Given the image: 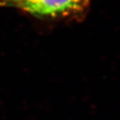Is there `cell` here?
<instances>
[{"instance_id": "obj_1", "label": "cell", "mask_w": 120, "mask_h": 120, "mask_svg": "<svg viewBox=\"0 0 120 120\" xmlns=\"http://www.w3.org/2000/svg\"><path fill=\"white\" fill-rule=\"evenodd\" d=\"M89 0H26L19 9L42 19H79L86 13Z\"/></svg>"}, {"instance_id": "obj_2", "label": "cell", "mask_w": 120, "mask_h": 120, "mask_svg": "<svg viewBox=\"0 0 120 120\" xmlns=\"http://www.w3.org/2000/svg\"><path fill=\"white\" fill-rule=\"evenodd\" d=\"M26 0H0V7L18 8Z\"/></svg>"}]
</instances>
